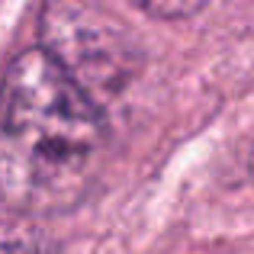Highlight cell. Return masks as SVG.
<instances>
[{
  "label": "cell",
  "mask_w": 254,
  "mask_h": 254,
  "mask_svg": "<svg viewBox=\"0 0 254 254\" xmlns=\"http://www.w3.org/2000/svg\"><path fill=\"white\" fill-rule=\"evenodd\" d=\"M103 155V106L45 49H23L0 77V209L71 212L90 196Z\"/></svg>",
  "instance_id": "cell-1"
},
{
  "label": "cell",
  "mask_w": 254,
  "mask_h": 254,
  "mask_svg": "<svg viewBox=\"0 0 254 254\" xmlns=\"http://www.w3.org/2000/svg\"><path fill=\"white\" fill-rule=\"evenodd\" d=\"M45 49L93 100L116 97L142 68V52L123 23L97 6L49 3L39 16Z\"/></svg>",
  "instance_id": "cell-2"
},
{
  "label": "cell",
  "mask_w": 254,
  "mask_h": 254,
  "mask_svg": "<svg viewBox=\"0 0 254 254\" xmlns=\"http://www.w3.org/2000/svg\"><path fill=\"white\" fill-rule=\"evenodd\" d=\"M39 229L26 225L16 216L0 219V254H45L42 238L36 235Z\"/></svg>",
  "instance_id": "cell-3"
},
{
  "label": "cell",
  "mask_w": 254,
  "mask_h": 254,
  "mask_svg": "<svg viewBox=\"0 0 254 254\" xmlns=\"http://www.w3.org/2000/svg\"><path fill=\"white\" fill-rule=\"evenodd\" d=\"M206 3H135V10H142L151 19H187L203 13Z\"/></svg>",
  "instance_id": "cell-4"
}]
</instances>
